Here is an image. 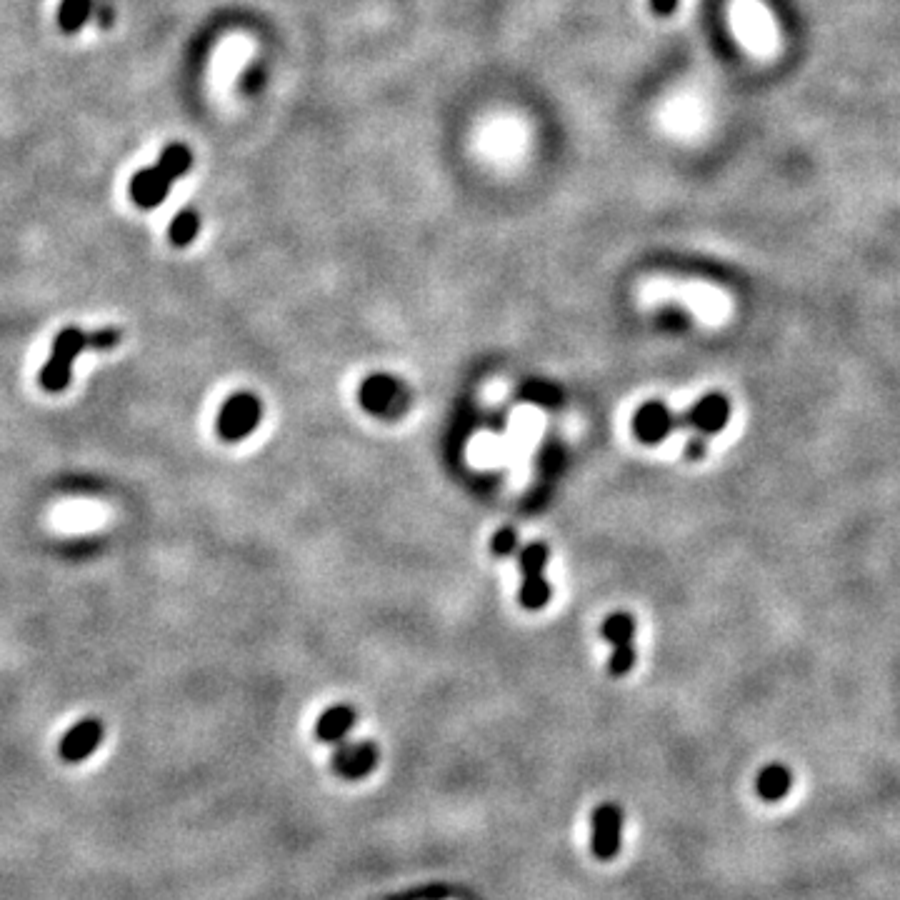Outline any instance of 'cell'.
<instances>
[{
  "label": "cell",
  "instance_id": "obj_1",
  "mask_svg": "<svg viewBox=\"0 0 900 900\" xmlns=\"http://www.w3.org/2000/svg\"><path fill=\"white\" fill-rule=\"evenodd\" d=\"M123 333L118 328H103L95 330V333H85L80 328H65L55 335L53 350H50L48 363L40 370L38 380L40 388L45 393H60V390L68 388L70 383V370H73V360L78 358L83 350H108L113 345L120 343Z\"/></svg>",
  "mask_w": 900,
  "mask_h": 900
},
{
  "label": "cell",
  "instance_id": "obj_2",
  "mask_svg": "<svg viewBox=\"0 0 900 900\" xmlns=\"http://www.w3.org/2000/svg\"><path fill=\"white\" fill-rule=\"evenodd\" d=\"M190 163H193V153L185 145H168L163 150V155H160L158 165L133 175V180H130V198L135 200V205H140L145 210L155 208V205H160L165 200L173 180L188 173Z\"/></svg>",
  "mask_w": 900,
  "mask_h": 900
},
{
  "label": "cell",
  "instance_id": "obj_3",
  "mask_svg": "<svg viewBox=\"0 0 900 900\" xmlns=\"http://www.w3.org/2000/svg\"><path fill=\"white\" fill-rule=\"evenodd\" d=\"M358 400L363 410H368L375 418L395 420L410 408V390L395 375L373 373L360 385Z\"/></svg>",
  "mask_w": 900,
  "mask_h": 900
},
{
  "label": "cell",
  "instance_id": "obj_4",
  "mask_svg": "<svg viewBox=\"0 0 900 900\" xmlns=\"http://www.w3.org/2000/svg\"><path fill=\"white\" fill-rule=\"evenodd\" d=\"M260 418H263V403H260V398L243 390V393H233L225 400L223 408L218 410L215 430H218V435L225 443H238V440L248 438L258 428Z\"/></svg>",
  "mask_w": 900,
  "mask_h": 900
},
{
  "label": "cell",
  "instance_id": "obj_5",
  "mask_svg": "<svg viewBox=\"0 0 900 900\" xmlns=\"http://www.w3.org/2000/svg\"><path fill=\"white\" fill-rule=\"evenodd\" d=\"M548 545L543 543H530L520 550L518 563L520 573H523V583H520V605L528 610H540L548 605L550 600V583L545 578V568H548Z\"/></svg>",
  "mask_w": 900,
  "mask_h": 900
},
{
  "label": "cell",
  "instance_id": "obj_6",
  "mask_svg": "<svg viewBox=\"0 0 900 900\" xmlns=\"http://www.w3.org/2000/svg\"><path fill=\"white\" fill-rule=\"evenodd\" d=\"M600 633L603 638L613 645V655H610V673L613 675H625L635 665V648H633V635H635V620L630 613H610L608 618L600 625Z\"/></svg>",
  "mask_w": 900,
  "mask_h": 900
},
{
  "label": "cell",
  "instance_id": "obj_7",
  "mask_svg": "<svg viewBox=\"0 0 900 900\" xmlns=\"http://www.w3.org/2000/svg\"><path fill=\"white\" fill-rule=\"evenodd\" d=\"M678 418L670 413L668 405L658 403V400H650V403L640 405L633 415V433L640 443L655 445L663 443L668 438L670 430L675 428Z\"/></svg>",
  "mask_w": 900,
  "mask_h": 900
},
{
  "label": "cell",
  "instance_id": "obj_8",
  "mask_svg": "<svg viewBox=\"0 0 900 900\" xmlns=\"http://www.w3.org/2000/svg\"><path fill=\"white\" fill-rule=\"evenodd\" d=\"M730 403L723 393H708L688 410L683 425L698 430V435H713L728 425Z\"/></svg>",
  "mask_w": 900,
  "mask_h": 900
},
{
  "label": "cell",
  "instance_id": "obj_9",
  "mask_svg": "<svg viewBox=\"0 0 900 900\" xmlns=\"http://www.w3.org/2000/svg\"><path fill=\"white\" fill-rule=\"evenodd\" d=\"M620 840V818L615 808L603 805L593 815V850L600 858H610L618 850Z\"/></svg>",
  "mask_w": 900,
  "mask_h": 900
},
{
  "label": "cell",
  "instance_id": "obj_10",
  "mask_svg": "<svg viewBox=\"0 0 900 900\" xmlns=\"http://www.w3.org/2000/svg\"><path fill=\"white\" fill-rule=\"evenodd\" d=\"M375 765V748L368 743H350L335 753V770L343 775H365Z\"/></svg>",
  "mask_w": 900,
  "mask_h": 900
},
{
  "label": "cell",
  "instance_id": "obj_11",
  "mask_svg": "<svg viewBox=\"0 0 900 900\" xmlns=\"http://www.w3.org/2000/svg\"><path fill=\"white\" fill-rule=\"evenodd\" d=\"M353 723H355L353 710L345 708V705H335V708L325 710V713L320 715L318 725H315V735H318L320 740H325V743H333V740L343 738V735L353 728Z\"/></svg>",
  "mask_w": 900,
  "mask_h": 900
},
{
  "label": "cell",
  "instance_id": "obj_12",
  "mask_svg": "<svg viewBox=\"0 0 900 900\" xmlns=\"http://www.w3.org/2000/svg\"><path fill=\"white\" fill-rule=\"evenodd\" d=\"M100 733H103L100 723H95V720H83V723L75 725V728L68 733V738H65L63 755L65 758H73V760L83 758V755H88L90 750L98 745Z\"/></svg>",
  "mask_w": 900,
  "mask_h": 900
},
{
  "label": "cell",
  "instance_id": "obj_13",
  "mask_svg": "<svg viewBox=\"0 0 900 900\" xmlns=\"http://www.w3.org/2000/svg\"><path fill=\"white\" fill-rule=\"evenodd\" d=\"M93 13V0H63L58 8V23L65 33H75L88 23Z\"/></svg>",
  "mask_w": 900,
  "mask_h": 900
},
{
  "label": "cell",
  "instance_id": "obj_14",
  "mask_svg": "<svg viewBox=\"0 0 900 900\" xmlns=\"http://www.w3.org/2000/svg\"><path fill=\"white\" fill-rule=\"evenodd\" d=\"M790 788V773L780 765H768L763 773L758 775V793L765 800H778L788 793Z\"/></svg>",
  "mask_w": 900,
  "mask_h": 900
},
{
  "label": "cell",
  "instance_id": "obj_15",
  "mask_svg": "<svg viewBox=\"0 0 900 900\" xmlns=\"http://www.w3.org/2000/svg\"><path fill=\"white\" fill-rule=\"evenodd\" d=\"M198 230H200L198 213H195V210H180V213L173 218V223H170V230H168L170 243H173L175 248H185V245L193 243L195 235H198Z\"/></svg>",
  "mask_w": 900,
  "mask_h": 900
},
{
  "label": "cell",
  "instance_id": "obj_16",
  "mask_svg": "<svg viewBox=\"0 0 900 900\" xmlns=\"http://www.w3.org/2000/svg\"><path fill=\"white\" fill-rule=\"evenodd\" d=\"M523 395L530 400V403L548 405V408H553V405H560V398H563L560 388H555V385L548 383V380H535V383L525 385Z\"/></svg>",
  "mask_w": 900,
  "mask_h": 900
},
{
  "label": "cell",
  "instance_id": "obj_17",
  "mask_svg": "<svg viewBox=\"0 0 900 900\" xmlns=\"http://www.w3.org/2000/svg\"><path fill=\"white\" fill-rule=\"evenodd\" d=\"M515 548H518V535L513 528H500L490 540V550L495 555H510L515 553Z\"/></svg>",
  "mask_w": 900,
  "mask_h": 900
},
{
  "label": "cell",
  "instance_id": "obj_18",
  "mask_svg": "<svg viewBox=\"0 0 900 900\" xmlns=\"http://www.w3.org/2000/svg\"><path fill=\"white\" fill-rule=\"evenodd\" d=\"M705 455V435H693L685 445V458L688 460H700Z\"/></svg>",
  "mask_w": 900,
  "mask_h": 900
},
{
  "label": "cell",
  "instance_id": "obj_19",
  "mask_svg": "<svg viewBox=\"0 0 900 900\" xmlns=\"http://www.w3.org/2000/svg\"><path fill=\"white\" fill-rule=\"evenodd\" d=\"M678 3L680 0H650V8H653V13H658V15H673L675 8H678Z\"/></svg>",
  "mask_w": 900,
  "mask_h": 900
}]
</instances>
